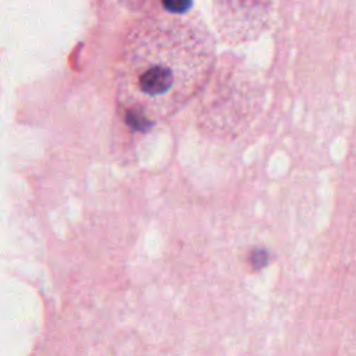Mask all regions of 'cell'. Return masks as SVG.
I'll use <instances>...</instances> for the list:
<instances>
[{"label": "cell", "mask_w": 356, "mask_h": 356, "mask_svg": "<svg viewBox=\"0 0 356 356\" xmlns=\"http://www.w3.org/2000/svg\"><path fill=\"white\" fill-rule=\"evenodd\" d=\"M172 85L171 70L160 65H154L142 74L139 78V86L142 92L150 96L165 93Z\"/></svg>", "instance_id": "1"}, {"label": "cell", "mask_w": 356, "mask_h": 356, "mask_svg": "<svg viewBox=\"0 0 356 356\" xmlns=\"http://www.w3.org/2000/svg\"><path fill=\"white\" fill-rule=\"evenodd\" d=\"M125 121L127 124L136 129V131H147L152 125V122L139 111H135V110H129L125 115Z\"/></svg>", "instance_id": "2"}, {"label": "cell", "mask_w": 356, "mask_h": 356, "mask_svg": "<svg viewBox=\"0 0 356 356\" xmlns=\"http://www.w3.org/2000/svg\"><path fill=\"white\" fill-rule=\"evenodd\" d=\"M248 260L253 270H260L268 263V252H266V249H254L250 252Z\"/></svg>", "instance_id": "3"}, {"label": "cell", "mask_w": 356, "mask_h": 356, "mask_svg": "<svg viewBox=\"0 0 356 356\" xmlns=\"http://www.w3.org/2000/svg\"><path fill=\"white\" fill-rule=\"evenodd\" d=\"M161 1L167 11L175 13V14L185 13L192 6V0H161Z\"/></svg>", "instance_id": "4"}]
</instances>
